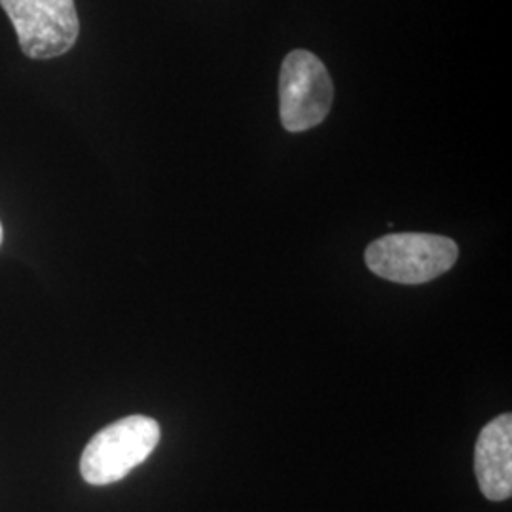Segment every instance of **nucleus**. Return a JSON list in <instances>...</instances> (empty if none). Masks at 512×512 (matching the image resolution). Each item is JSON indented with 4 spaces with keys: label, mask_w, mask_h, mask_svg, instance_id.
<instances>
[{
    "label": "nucleus",
    "mask_w": 512,
    "mask_h": 512,
    "mask_svg": "<svg viewBox=\"0 0 512 512\" xmlns=\"http://www.w3.org/2000/svg\"><path fill=\"white\" fill-rule=\"evenodd\" d=\"M458 255L454 239L404 232L370 243L365 260L368 270L378 277L401 285H421L446 274L456 264Z\"/></svg>",
    "instance_id": "obj_1"
},
{
    "label": "nucleus",
    "mask_w": 512,
    "mask_h": 512,
    "mask_svg": "<svg viewBox=\"0 0 512 512\" xmlns=\"http://www.w3.org/2000/svg\"><path fill=\"white\" fill-rule=\"evenodd\" d=\"M160 442V425L148 416L114 421L93 437L80 459L82 478L92 486L114 484L147 461Z\"/></svg>",
    "instance_id": "obj_2"
},
{
    "label": "nucleus",
    "mask_w": 512,
    "mask_h": 512,
    "mask_svg": "<svg viewBox=\"0 0 512 512\" xmlns=\"http://www.w3.org/2000/svg\"><path fill=\"white\" fill-rule=\"evenodd\" d=\"M334 101L325 63L308 50H293L279 71V118L283 128L302 133L323 124Z\"/></svg>",
    "instance_id": "obj_3"
},
{
    "label": "nucleus",
    "mask_w": 512,
    "mask_h": 512,
    "mask_svg": "<svg viewBox=\"0 0 512 512\" xmlns=\"http://www.w3.org/2000/svg\"><path fill=\"white\" fill-rule=\"evenodd\" d=\"M23 54L52 59L67 54L80 33L74 0H0Z\"/></svg>",
    "instance_id": "obj_4"
},
{
    "label": "nucleus",
    "mask_w": 512,
    "mask_h": 512,
    "mask_svg": "<svg viewBox=\"0 0 512 512\" xmlns=\"http://www.w3.org/2000/svg\"><path fill=\"white\" fill-rule=\"evenodd\" d=\"M475 473L482 494L490 501L512 495V416L490 421L476 442Z\"/></svg>",
    "instance_id": "obj_5"
},
{
    "label": "nucleus",
    "mask_w": 512,
    "mask_h": 512,
    "mask_svg": "<svg viewBox=\"0 0 512 512\" xmlns=\"http://www.w3.org/2000/svg\"><path fill=\"white\" fill-rule=\"evenodd\" d=\"M0 245H2V224H0Z\"/></svg>",
    "instance_id": "obj_6"
}]
</instances>
